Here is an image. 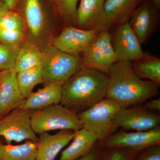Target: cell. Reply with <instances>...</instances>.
<instances>
[{"label": "cell", "mask_w": 160, "mask_h": 160, "mask_svg": "<svg viewBox=\"0 0 160 160\" xmlns=\"http://www.w3.org/2000/svg\"><path fill=\"white\" fill-rule=\"evenodd\" d=\"M103 153L100 147L95 145L88 153L76 160H101Z\"/></svg>", "instance_id": "obj_30"}, {"label": "cell", "mask_w": 160, "mask_h": 160, "mask_svg": "<svg viewBox=\"0 0 160 160\" xmlns=\"http://www.w3.org/2000/svg\"><path fill=\"white\" fill-rule=\"evenodd\" d=\"M159 10L152 0H143L130 18L129 25L141 44L147 43L159 28Z\"/></svg>", "instance_id": "obj_8"}, {"label": "cell", "mask_w": 160, "mask_h": 160, "mask_svg": "<svg viewBox=\"0 0 160 160\" xmlns=\"http://www.w3.org/2000/svg\"><path fill=\"white\" fill-rule=\"evenodd\" d=\"M132 62V69L142 79L160 84V59L157 56L144 52L142 56Z\"/></svg>", "instance_id": "obj_21"}, {"label": "cell", "mask_w": 160, "mask_h": 160, "mask_svg": "<svg viewBox=\"0 0 160 160\" xmlns=\"http://www.w3.org/2000/svg\"><path fill=\"white\" fill-rule=\"evenodd\" d=\"M101 160H110V157L108 151L103 152Z\"/></svg>", "instance_id": "obj_33"}, {"label": "cell", "mask_w": 160, "mask_h": 160, "mask_svg": "<svg viewBox=\"0 0 160 160\" xmlns=\"http://www.w3.org/2000/svg\"><path fill=\"white\" fill-rule=\"evenodd\" d=\"M113 122L118 127L136 131H145L158 127L160 116L143 106L122 108Z\"/></svg>", "instance_id": "obj_11"}, {"label": "cell", "mask_w": 160, "mask_h": 160, "mask_svg": "<svg viewBox=\"0 0 160 160\" xmlns=\"http://www.w3.org/2000/svg\"><path fill=\"white\" fill-rule=\"evenodd\" d=\"M111 42L118 62L135 61L144 54L142 45L129 22L115 26Z\"/></svg>", "instance_id": "obj_10"}, {"label": "cell", "mask_w": 160, "mask_h": 160, "mask_svg": "<svg viewBox=\"0 0 160 160\" xmlns=\"http://www.w3.org/2000/svg\"><path fill=\"white\" fill-rule=\"evenodd\" d=\"M43 62L42 50L33 43L24 42L18 49L14 69L17 73L42 65Z\"/></svg>", "instance_id": "obj_20"}, {"label": "cell", "mask_w": 160, "mask_h": 160, "mask_svg": "<svg viewBox=\"0 0 160 160\" xmlns=\"http://www.w3.org/2000/svg\"><path fill=\"white\" fill-rule=\"evenodd\" d=\"M24 18L20 13L13 10L0 13V28L23 32L26 29Z\"/></svg>", "instance_id": "obj_24"}, {"label": "cell", "mask_w": 160, "mask_h": 160, "mask_svg": "<svg viewBox=\"0 0 160 160\" xmlns=\"http://www.w3.org/2000/svg\"><path fill=\"white\" fill-rule=\"evenodd\" d=\"M24 20L30 33L38 38L42 33L46 16L40 0H25L24 7Z\"/></svg>", "instance_id": "obj_19"}, {"label": "cell", "mask_w": 160, "mask_h": 160, "mask_svg": "<svg viewBox=\"0 0 160 160\" xmlns=\"http://www.w3.org/2000/svg\"></svg>", "instance_id": "obj_38"}, {"label": "cell", "mask_w": 160, "mask_h": 160, "mask_svg": "<svg viewBox=\"0 0 160 160\" xmlns=\"http://www.w3.org/2000/svg\"><path fill=\"white\" fill-rule=\"evenodd\" d=\"M0 42V71L14 68L18 49Z\"/></svg>", "instance_id": "obj_25"}, {"label": "cell", "mask_w": 160, "mask_h": 160, "mask_svg": "<svg viewBox=\"0 0 160 160\" xmlns=\"http://www.w3.org/2000/svg\"><path fill=\"white\" fill-rule=\"evenodd\" d=\"M14 68L0 71V117L20 108L25 101Z\"/></svg>", "instance_id": "obj_14"}, {"label": "cell", "mask_w": 160, "mask_h": 160, "mask_svg": "<svg viewBox=\"0 0 160 160\" xmlns=\"http://www.w3.org/2000/svg\"><path fill=\"white\" fill-rule=\"evenodd\" d=\"M75 22L78 28L85 30H109L102 0H80Z\"/></svg>", "instance_id": "obj_13"}, {"label": "cell", "mask_w": 160, "mask_h": 160, "mask_svg": "<svg viewBox=\"0 0 160 160\" xmlns=\"http://www.w3.org/2000/svg\"><path fill=\"white\" fill-rule=\"evenodd\" d=\"M122 107L114 100L106 98L89 109L78 113L83 128L91 132L102 142L117 131L113 118Z\"/></svg>", "instance_id": "obj_3"}, {"label": "cell", "mask_w": 160, "mask_h": 160, "mask_svg": "<svg viewBox=\"0 0 160 160\" xmlns=\"http://www.w3.org/2000/svg\"><path fill=\"white\" fill-rule=\"evenodd\" d=\"M154 5L156 6L158 9H160V0H152Z\"/></svg>", "instance_id": "obj_34"}, {"label": "cell", "mask_w": 160, "mask_h": 160, "mask_svg": "<svg viewBox=\"0 0 160 160\" xmlns=\"http://www.w3.org/2000/svg\"><path fill=\"white\" fill-rule=\"evenodd\" d=\"M18 86L26 98L38 84L43 83L42 65L17 73Z\"/></svg>", "instance_id": "obj_23"}, {"label": "cell", "mask_w": 160, "mask_h": 160, "mask_svg": "<svg viewBox=\"0 0 160 160\" xmlns=\"http://www.w3.org/2000/svg\"><path fill=\"white\" fill-rule=\"evenodd\" d=\"M102 1L103 2H105V0H102Z\"/></svg>", "instance_id": "obj_36"}, {"label": "cell", "mask_w": 160, "mask_h": 160, "mask_svg": "<svg viewBox=\"0 0 160 160\" xmlns=\"http://www.w3.org/2000/svg\"><path fill=\"white\" fill-rule=\"evenodd\" d=\"M98 141L92 132L84 128L75 132L71 144L62 152L59 160L78 159L88 153Z\"/></svg>", "instance_id": "obj_18"}, {"label": "cell", "mask_w": 160, "mask_h": 160, "mask_svg": "<svg viewBox=\"0 0 160 160\" xmlns=\"http://www.w3.org/2000/svg\"><path fill=\"white\" fill-rule=\"evenodd\" d=\"M100 32L67 26L53 39L52 44L66 53L79 57L97 37Z\"/></svg>", "instance_id": "obj_9"}, {"label": "cell", "mask_w": 160, "mask_h": 160, "mask_svg": "<svg viewBox=\"0 0 160 160\" xmlns=\"http://www.w3.org/2000/svg\"><path fill=\"white\" fill-rule=\"evenodd\" d=\"M144 106L146 109L151 110V111H152V110H153V111H160V99L147 101L145 103Z\"/></svg>", "instance_id": "obj_32"}, {"label": "cell", "mask_w": 160, "mask_h": 160, "mask_svg": "<svg viewBox=\"0 0 160 160\" xmlns=\"http://www.w3.org/2000/svg\"><path fill=\"white\" fill-rule=\"evenodd\" d=\"M30 111L17 108L0 117V137L7 144L30 141L37 143L38 137L30 123Z\"/></svg>", "instance_id": "obj_7"}, {"label": "cell", "mask_w": 160, "mask_h": 160, "mask_svg": "<svg viewBox=\"0 0 160 160\" xmlns=\"http://www.w3.org/2000/svg\"><path fill=\"white\" fill-rule=\"evenodd\" d=\"M62 83L46 84L42 89L32 92L25 99L20 109L32 111L60 104L62 99Z\"/></svg>", "instance_id": "obj_16"}, {"label": "cell", "mask_w": 160, "mask_h": 160, "mask_svg": "<svg viewBox=\"0 0 160 160\" xmlns=\"http://www.w3.org/2000/svg\"><path fill=\"white\" fill-rule=\"evenodd\" d=\"M52 2L54 3L55 4H57V0H50Z\"/></svg>", "instance_id": "obj_35"}, {"label": "cell", "mask_w": 160, "mask_h": 160, "mask_svg": "<svg viewBox=\"0 0 160 160\" xmlns=\"http://www.w3.org/2000/svg\"><path fill=\"white\" fill-rule=\"evenodd\" d=\"M110 160H133L136 152L121 148L108 149Z\"/></svg>", "instance_id": "obj_29"}, {"label": "cell", "mask_w": 160, "mask_h": 160, "mask_svg": "<svg viewBox=\"0 0 160 160\" xmlns=\"http://www.w3.org/2000/svg\"><path fill=\"white\" fill-rule=\"evenodd\" d=\"M108 74L82 68L63 83L60 104L77 113L89 109L106 97Z\"/></svg>", "instance_id": "obj_2"}, {"label": "cell", "mask_w": 160, "mask_h": 160, "mask_svg": "<svg viewBox=\"0 0 160 160\" xmlns=\"http://www.w3.org/2000/svg\"><path fill=\"white\" fill-rule=\"evenodd\" d=\"M36 143L26 141L20 145L0 143V160H36Z\"/></svg>", "instance_id": "obj_22"}, {"label": "cell", "mask_w": 160, "mask_h": 160, "mask_svg": "<svg viewBox=\"0 0 160 160\" xmlns=\"http://www.w3.org/2000/svg\"><path fill=\"white\" fill-rule=\"evenodd\" d=\"M133 160H160V144L152 145L138 152Z\"/></svg>", "instance_id": "obj_28"}, {"label": "cell", "mask_w": 160, "mask_h": 160, "mask_svg": "<svg viewBox=\"0 0 160 160\" xmlns=\"http://www.w3.org/2000/svg\"><path fill=\"white\" fill-rule=\"evenodd\" d=\"M39 134L36 143V160H54L60 152L73 139L75 132L62 130L53 135L47 132Z\"/></svg>", "instance_id": "obj_15"}, {"label": "cell", "mask_w": 160, "mask_h": 160, "mask_svg": "<svg viewBox=\"0 0 160 160\" xmlns=\"http://www.w3.org/2000/svg\"><path fill=\"white\" fill-rule=\"evenodd\" d=\"M25 40L23 32L0 28V42L14 48H19Z\"/></svg>", "instance_id": "obj_26"}, {"label": "cell", "mask_w": 160, "mask_h": 160, "mask_svg": "<svg viewBox=\"0 0 160 160\" xmlns=\"http://www.w3.org/2000/svg\"><path fill=\"white\" fill-rule=\"evenodd\" d=\"M1 0H0V3H1Z\"/></svg>", "instance_id": "obj_37"}, {"label": "cell", "mask_w": 160, "mask_h": 160, "mask_svg": "<svg viewBox=\"0 0 160 160\" xmlns=\"http://www.w3.org/2000/svg\"><path fill=\"white\" fill-rule=\"evenodd\" d=\"M102 142L103 146L108 149L124 148L138 152L149 146L160 144V129L158 127L148 131L116 132Z\"/></svg>", "instance_id": "obj_12"}, {"label": "cell", "mask_w": 160, "mask_h": 160, "mask_svg": "<svg viewBox=\"0 0 160 160\" xmlns=\"http://www.w3.org/2000/svg\"><path fill=\"white\" fill-rule=\"evenodd\" d=\"M79 0H57L59 11L65 19L69 22L75 20L77 4Z\"/></svg>", "instance_id": "obj_27"}, {"label": "cell", "mask_w": 160, "mask_h": 160, "mask_svg": "<svg viewBox=\"0 0 160 160\" xmlns=\"http://www.w3.org/2000/svg\"><path fill=\"white\" fill-rule=\"evenodd\" d=\"M79 57L82 68L96 69L108 75L110 67L118 62L109 30L100 32Z\"/></svg>", "instance_id": "obj_6"}, {"label": "cell", "mask_w": 160, "mask_h": 160, "mask_svg": "<svg viewBox=\"0 0 160 160\" xmlns=\"http://www.w3.org/2000/svg\"><path fill=\"white\" fill-rule=\"evenodd\" d=\"M106 97L122 108L134 106L159 93L158 85L140 78L132 69L131 61L114 63L109 69Z\"/></svg>", "instance_id": "obj_1"}, {"label": "cell", "mask_w": 160, "mask_h": 160, "mask_svg": "<svg viewBox=\"0 0 160 160\" xmlns=\"http://www.w3.org/2000/svg\"><path fill=\"white\" fill-rule=\"evenodd\" d=\"M143 0H105L104 7L108 27L129 22L133 12Z\"/></svg>", "instance_id": "obj_17"}, {"label": "cell", "mask_w": 160, "mask_h": 160, "mask_svg": "<svg viewBox=\"0 0 160 160\" xmlns=\"http://www.w3.org/2000/svg\"><path fill=\"white\" fill-rule=\"evenodd\" d=\"M43 83H62L82 68L79 57L66 53L52 44L42 50Z\"/></svg>", "instance_id": "obj_5"}, {"label": "cell", "mask_w": 160, "mask_h": 160, "mask_svg": "<svg viewBox=\"0 0 160 160\" xmlns=\"http://www.w3.org/2000/svg\"><path fill=\"white\" fill-rule=\"evenodd\" d=\"M22 0H1L0 13L12 10Z\"/></svg>", "instance_id": "obj_31"}, {"label": "cell", "mask_w": 160, "mask_h": 160, "mask_svg": "<svg viewBox=\"0 0 160 160\" xmlns=\"http://www.w3.org/2000/svg\"><path fill=\"white\" fill-rule=\"evenodd\" d=\"M30 119L36 134L56 130L76 132L83 128L77 112L60 103L30 111Z\"/></svg>", "instance_id": "obj_4"}]
</instances>
